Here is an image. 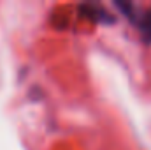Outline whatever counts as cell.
<instances>
[{"label":"cell","instance_id":"obj_2","mask_svg":"<svg viewBox=\"0 0 151 150\" xmlns=\"http://www.w3.org/2000/svg\"><path fill=\"white\" fill-rule=\"evenodd\" d=\"M79 12L86 18H91L95 21L100 23H113L114 18L100 5H93V4H86V5H79Z\"/></svg>","mask_w":151,"mask_h":150},{"label":"cell","instance_id":"obj_1","mask_svg":"<svg viewBox=\"0 0 151 150\" xmlns=\"http://www.w3.org/2000/svg\"><path fill=\"white\" fill-rule=\"evenodd\" d=\"M114 5L121 11V14L134 23L141 32L146 41H151V11L142 9L141 5L134 4V2H114Z\"/></svg>","mask_w":151,"mask_h":150}]
</instances>
